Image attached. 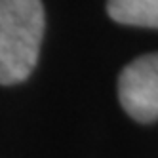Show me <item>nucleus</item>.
I'll list each match as a JSON object with an SVG mask.
<instances>
[{"instance_id":"f257e3e1","label":"nucleus","mask_w":158,"mask_h":158,"mask_svg":"<svg viewBox=\"0 0 158 158\" xmlns=\"http://www.w3.org/2000/svg\"><path fill=\"white\" fill-rule=\"evenodd\" d=\"M44 27L42 0H0V84L14 86L31 76Z\"/></svg>"},{"instance_id":"f03ea898","label":"nucleus","mask_w":158,"mask_h":158,"mask_svg":"<svg viewBox=\"0 0 158 158\" xmlns=\"http://www.w3.org/2000/svg\"><path fill=\"white\" fill-rule=\"evenodd\" d=\"M120 105L143 124L158 120V53H147L124 67L118 78Z\"/></svg>"},{"instance_id":"7ed1b4c3","label":"nucleus","mask_w":158,"mask_h":158,"mask_svg":"<svg viewBox=\"0 0 158 158\" xmlns=\"http://www.w3.org/2000/svg\"><path fill=\"white\" fill-rule=\"evenodd\" d=\"M107 14L122 25L158 29V0H109Z\"/></svg>"}]
</instances>
